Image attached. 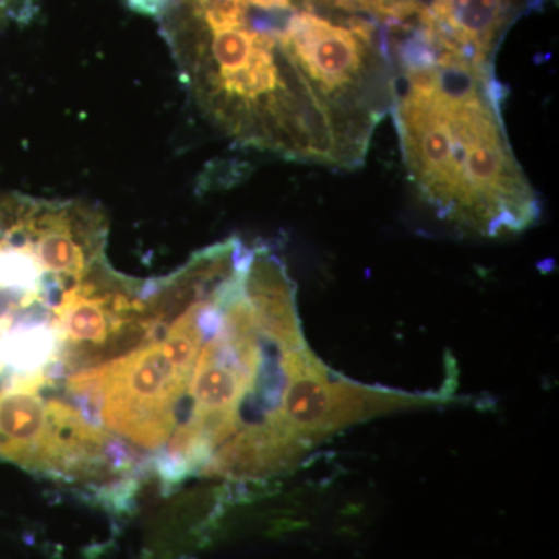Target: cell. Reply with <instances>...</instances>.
I'll return each instance as SVG.
<instances>
[{
	"instance_id": "1",
	"label": "cell",
	"mask_w": 559,
	"mask_h": 559,
	"mask_svg": "<svg viewBox=\"0 0 559 559\" xmlns=\"http://www.w3.org/2000/svg\"><path fill=\"white\" fill-rule=\"evenodd\" d=\"M390 109L404 165L439 218L480 237L520 234L539 218L507 138L502 84L489 62L414 32L399 47Z\"/></svg>"
},
{
	"instance_id": "2",
	"label": "cell",
	"mask_w": 559,
	"mask_h": 559,
	"mask_svg": "<svg viewBox=\"0 0 559 559\" xmlns=\"http://www.w3.org/2000/svg\"><path fill=\"white\" fill-rule=\"evenodd\" d=\"M511 0H443L429 28L440 43L488 61L503 25L509 20Z\"/></svg>"
},
{
	"instance_id": "3",
	"label": "cell",
	"mask_w": 559,
	"mask_h": 559,
	"mask_svg": "<svg viewBox=\"0 0 559 559\" xmlns=\"http://www.w3.org/2000/svg\"><path fill=\"white\" fill-rule=\"evenodd\" d=\"M323 5L344 11H362L393 22H401V0H319ZM311 7L312 0H307Z\"/></svg>"
},
{
	"instance_id": "4",
	"label": "cell",
	"mask_w": 559,
	"mask_h": 559,
	"mask_svg": "<svg viewBox=\"0 0 559 559\" xmlns=\"http://www.w3.org/2000/svg\"><path fill=\"white\" fill-rule=\"evenodd\" d=\"M246 5L263 10H288L294 9V0H245Z\"/></svg>"
},
{
	"instance_id": "5",
	"label": "cell",
	"mask_w": 559,
	"mask_h": 559,
	"mask_svg": "<svg viewBox=\"0 0 559 559\" xmlns=\"http://www.w3.org/2000/svg\"><path fill=\"white\" fill-rule=\"evenodd\" d=\"M235 2H245V0H235Z\"/></svg>"
}]
</instances>
